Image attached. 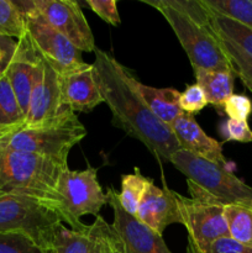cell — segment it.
<instances>
[{"label": "cell", "mask_w": 252, "mask_h": 253, "mask_svg": "<svg viewBox=\"0 0 252 253\" xmlns=\"http://www.w3.org/2000/svg\"><path fill=\"white\" fill-rule=\"evenodd\" d=\"M135 85L153 115L167 126L172 125L183 114L179 108L180 91H178L177 89L155 88L140 83L137 79Z\"/></svg>", "instance_id": "e0dca14e"}, {"label": "cell", "mask_w": 252, "mask_h": 253, "mask_svg": "<svg viewBox=\"0 0 252 253\" xmlns=\"http://www.w3.org/2000/svg\"><path fill=\"white\" fill-rule=\"evenodd\" d=\"M179 195L167 187L152 184L146 192L135 217L160 235L170 225H183Z\"/></svg>", "instance_id": "4fadbf2b"}, {"label": "cell", "mask_w": 252, "mask_h": 253, "mask_svg": "<svg viewBox=\"0 0 252 253\" xmlns=\"http://www.w3.org/2000/svg\"><path fill=\"white\" fill-rule=\"evenodd\" d=\"M204 5V4H203ZM205 6V5H204ZM207 7V6H205ZM210 24L215 34L229 40L234 44L242 49L245 53L252 57V30L231 19L216 14L207 7Z\"/></svg>", "instance_id": "44dd1931"}, {"label": "cell", "mask_w": 252, "mask_h": 253, "mask_svg": "<svg viewBox=\"0 0 252 253\" xmlns=\"http://www.w3.org/2000/svg\"><path fill=\"white\" fill-rule=\"evenodd\" d=\"M211 11L252 30V0H202Z\"/></svg>", "instance_id": "d4e9b609"}, {"label": "cell", "mask_w": 252, "mask_h": 253, "mask_svg": "<svg viewBox=\"0 0 252 253\" xmlns=\"http://www.w3.org/2000/svg\"><path fill=\"white\" fill-rule=\"evenodd\" d=\"M230 237L252 249V208L227 205L224 209Z\"/></svg>", "instance_id": "603a6c76"}, {"label": "cell", "mask_w": 252, "mask_h": 253, "mask_svg": "<svg viewBox=\"0 0 252 253\" xmlns=\"http://www.w3.org/2000/svg\"><path fill=\"white\" fill-rule=\"evenodd\" d=\"M37 61H39V57H37L36 51L32 47L26 35H24L21 39H19L16 54H15L5 76L9 79L10 85L14 90L25 119H26L27 110H29L30 96H31L32 85H34Z\"/></svg>", "instance_id": "2e32d148"}, {"label": "cell", "mask_w": 252, "mask_h": 253, "mask_svg": "<svg viewBox=\"0 0 252 253\" xmlns=\"http://www.w3.org/2000/svg\"><path fill=\"white\" fill-rule=\"evenodd\" d=\"M187 253H252V249L239 244L231 237H222L212 242L204 252H198L188 245Z\"/></svg>", "instance_id": "d6a6232c"}, {"label": "cell", "mask_w": 252, "mask_h": 253, "mask_svg": "<svg viewBox=\"0 0 252 253\" xmlns=\"http://www.w3.org/2000/svg\"><path fill=\"white\" fill-rule=\"evenodd\" d=\"M219 36V35H217ZM220 42H221L222 48L225 49L226 54L229 56L232 66L235 69V76L239 77L244 85L250 91H252V57L245 53L240 47L230 42L229 40L219 36Z\"/></svg>", "instance_id": "4316f807"}, {"label": "cell", "mask_w": 252, "mask_h": 253, "mask_svg": "<svg viewBox=\"0 0 252 253\" xmlns=\"http://www.w3.org/2000/svg\"><path fill=\"white\" fill-rule=\"evenodd\" d=\"M67 167L68 163L43 156L0 150V197L20 195L32 198L54 205L62 211L57 183Z\"/></svg>", "instance_id": "3957f363"}, {"label": "cell", "mask_w": 252, "mask_h": 253, "mask_svg": "<svg viewBox=\"0 0 252 253\" xmlns=\"http://www.w3.org/2000/svg\"><path fill=\"white\" fill-rule=\"evenodd\" d=\"M96 83L103 101L113 114V124L146 146L160 163H170L180 146L169 126L158 120L135 85L136 78L111 54L94 51Z\"/></svg>", "instance_id": "6da1fadb"}, {"label": "cell", "mask_w": 252, "mask_h": 253, "mask_svg": "<svg viewBox=\"0 0 252 253\" xmlns=\"http://www.w3.org/2000/svg\"><path fill=\"white\" fill-rule=\"evenodd\" d=\"M167 20L189 58L193 69L225 71L234 66L210 24L202 0H143Z\"/></svg>", "instance_id": "7a4b0ae2"}, {"label": "cell", "mask_w": 252, "mask_h": 253, "mask_svg": "<svg viewBox=\"0 0 252 253\" xmlns=\"http://www.w3.org/2000/svg\"><path fill=\"white\" fill-rule=\"evenodd\" d=\"M25 19V35L37 54L46 59L61 76L86 66L82 52L54 30L36 9L35 0L15 1Z\"/></svg>", "instance_id": "52a82bcc"}, {"label": "cell", "mask_w": 252, "mask_h": 253, "mask_svg": "<svg viewBox=\"0 0 252 253\" xmlns=\"http://www.w3.org/2000/svg\"><path fill=\"white\" fill-rule=\"evenodd\" d=\"M90 225L84 230H73L59 222L54 226L49 241V253H90Z\"/></svg>", "instance_id": "d6986e66"}, {"label": "cell", "mask_w": 252, "mask_h": 253, "mask_svg": "<svg viewBox=\"0 0 252 253\" xmlns=\"http://www.w3.org/2000/svg\"><path fill=\"white\" fill-rule=\"evenodd\" d=\"M86 136L78 118L53 127H21L0 135V150L43 156L68 163L72 148Z\"/></svg>", "instance_id": "8992f818"}, {"label": "cell", "mask_w": 252, "mask_h": 253, "mask_svg": "<svg viewBox=\"0 0 252 253\" xmlns=\"http://www.w3.org/2000/svg\"><path fill=\"white\" fill-rule=\"evenodd\" d=\"M62 90L66 104L74 114L89 113L104 103L95 79L93 64L62 76Z\"/></svg>", "instance_id": "9a60e30c"}, {"label": "cell", "mask_w": 252, "mask_h": 253, "mask_svg": "<svg viewBox=\"0 0 252 253\" xmlns=\"http://www.w3.org/2000/svg\"><path fill=\"white\" fill-rule=\"evenodd\" d=\"M85 5L93 10L103 21L119 26L121 22L118 10V2L115 0H86Z\"/></svg>", "instance_id": "1f68e13d"}, {"label": "cell", "mask_w": 252, "mask_h": 253, "mask_svg": "<svg viewBox=\"0 0 252 253\" xmlns=\"http://www.w3.org/2000/svg\"><path fill=\"white\" fill-rule=\"evenodd\" d=\"M221 131L225 141H235L241 143L252 142V130L250 128L247 121L227 119L222 125Z\"/></svg>", "instance_id": "4dcf8cb0"}, {"label": "cell", "mask_w": 252, "mask_h": 253, "mask_svg": "<svg viewBox=\"0 0 252 253\" xmlns=\"http://www.w3.org/2000/svg\"><path fill=\"white\" fill-rule=\"evenodd\" d=\"M152 184H155L153 179L145 177L137 167L131 174H124L121 177V190L118 193L121 208L127 214L135 216L146 192Z\"/></svg>", "instance_id": "ffe728a7"}, {"label": "cell", "mask_w": 252, "mask_h": 253, "mask_svg": "<svg viewBox=\"0 0 252 253\" xmlns=\"http://www.w3.org/2000/svg\"><path fill=\"white\" fill-rule=\"evenodd\" d=\"M37 53V52H36ZM24 127H53L77 119L66 104L62 76L40 54Z\"/></svg>", "instance_id": "ba28073f"}, {"label": "cell", "mask_w": 252, "mask_h": 253, "mask_svg": "<svg viewBox=\"0 0 252 253\" xmlns=\"http://www.w3.org/2000/svg\"><path fill=\"white\" fill-rule=\"evenodd\" d=\"M106 198L114 212L111 227L120 237L124 253H172L162 235L153 231L121 208L118 193L113 188L108 189Z\"/></svg>", "instance_id": "7c38bea8"}, {"label": "cell", "mask_w": 252, "mask_h": 253, "mask_svg": "<svg viewBox=\"0 0 252 253\" xmlns=\"http://www.w3.org/2000/svg\"><path fill=\"white\" fill-rule=\"evenodd\" d=\"M57 194L62 211L73 230H84L88 225L81 221L84 215L99 216L108 198L98 180V170L88 167L83 170L64 168L57 183Z\"/></svg>", "instance_id": "9c48e42d"}, {"label": "cell", "mask_w": 252, "mask_h": 253, "mask_svg": "<svg viewBox=\"0 0 252 253\" xmlns=\"http://www.w3.org/2000/svg\"><path fill=\"white\" fill-rule=\"evenodd\" d=\"M208 105L207 98H205L204 91L202 90L197 83L189 84L185 86L184 91H182L179 95V108L183 113L190 114L194 116V114L202 111Z\"/></svg>", "instance_id": "f1b7e54d"}, {"label": "cell", "mask_w": 252, "mask_h": 253, "mask_svg": "<svg viewBox=\"0 0 252 253\" xmlns=\"http://www.w3.org/2000/svg\"><path fill=\"white\" fill-rule=\"evenodd\" d=\"M0 253H49L36 241L21 232L0 234Z\"/></svg>", "instance_id": "83f0119b"}, {"label": "cell", "mask_w": 252, "mask_h": 253, "mask_svg": "<svg viewBox=\"0 0 252 253\" xmlns=\"http://www.w3.org/2000/svg\"><path fill=\"white\" fill-rule=\"evenodd\" d=\"M25 126V115L20 108L6 76L0 79V135Z\"/></svg>", "instance_id": "7402d4cb"}, {"label": "cell", "mask_w": 252, "mask_h": 253, "mask_svg": "<svg viewBox=\"0 0 252 253\" xmlns=\"http://www.w3.org/2000/svg\"><path fill=\"white\" fill-rule=\"evenodd\" d=\"M169 127L179 143L180 150L215 165L227 167V162L222 155V145L204 132L194 116L183 113Z\"/></svg>", "instance_id": "5bb4252c"}, {"label": "cell", "mask_w": 252, "mask_h": 253, "mask_svg": "<svg viewBox=\"0 0 252 253\" xmlns=\"http://www.w3.org/2000/svg\"><path fill=\"white\" fill-rule=\"evenodd\" d=\"M195 83L204 91L208 104L222 108L225 101L234 94L235 74L225 71L194 69Z\"/></svg>", "instance_id": "ac0fdd59"}, {"label": "cell", "mask_w": 252, "mask_h": 253, "mask_svg": "<svg viewBox=\"0 0 252 253\" xmlns=\"http://www.w3.org/2000/svg\"><path fill=\"white\" fill-rule=\"evenodd\" d=\"M63 222L66 215L57 207L20 195L0 197V234L21 232L48 251L54 226Z\"/></svg>", "instance_id": "5b68a950"}, {"label": "cell", "mask_w": 252, "mask_h": 253, "mask_svg": "<svg viewBox=\"0 0 252 253\" xmlns=\"http://www.w3.org/2000/svg\"><path fill=\"white\" fill-rule=\"evenodd\" d=\"M90 253H124L120 237L101 216H96L90 225Z\"/></svg>", "instance_id": "cb8c5ba5"}, {"label": "cell", "mask_w": 252, "mask_h": 253, "mask_svg": "<svg viewBox=\"0 0 252 253\" xmlns=\"http://www.w3.org/2000/svg\"><path fill=\"white\" fill-rule=\"evenodd\" d=\"M179 202L183 226L188 231V245L193 249L204 252L216 240L230 237L225 207L183 195H179Z\"/></svg>", "instance_id": "30bf717a"}, {"label": "cell", "mask_w": 252, "mask_h": 253, "mask_svg": "<svg viewBox=\"0 0 252 253\" xmlns=\"http://www.w3.org/2000/svg\"><path fill=\"white\" fill-rule=\"evenodd\" d=\"M0 35L17 40L25 35L24 15L11 0H0Z\"/></svg>", "instance_id": "484cf974"}, {"label": "cell", "mask_w": 252, "mask_h": 253, "mask_svg": "<svg viewBox=\"0 0 252 253\" xmlns=\"http://www.w3.org/2000/svg\"><path fill=\"white\" fill-rule=\"evenodd\" d=\"M35 5L44 20L79 51H95L93 32L78 2L72 0H35Z\"/></svg>", "instance_id": "8fae6325"}, {"label": "cell", "mask_w": 252, "mask_h": 253, "mask_svg": "<svg viewBox=\"0 0 252 253\" xmlns=\"http://www.w3.org/2000/svg\"><path fill=\"white\" fill-rule=\"evenodd\" d=\"M222 109H224V113L229 116V119L247 121V119L252 114V101L246 95L232 94L225 101Z\"/></svg>", "instance_id": "f546056e"}, {"label": "cell", "mask_w": 252, "mask_h": 253, "mask_svg": "<svg viewBox=\"0 0 252 253\" xmlns=\"http://www.w3.org/2000/svg\"><path fill=\"white\" fill-rule=\"evenodd\" d=\"M170 163L187 177L188 192L192 199L227 205L252 208V187L237 178L227 167L179 150Z\"/></svg>", "instance_id": "277c9868"}, {"label": "cell", "mask_w": 252, "mask_h": 253, "mask_svg": "<svg viewBox=\"0 0 252 253\" xmlns=\"http://www.w3.org/2000/svg\"><path fill=\"white\" fill-rule=\"evenodd\" d=\"M19 40L14 37L0 35V79L6 74L15 54H16Z\"/></svg>", "instance_id": "836d02e7"}]
</instances>
